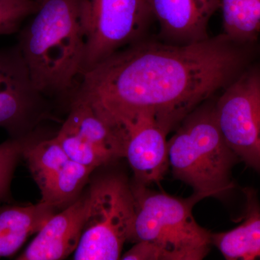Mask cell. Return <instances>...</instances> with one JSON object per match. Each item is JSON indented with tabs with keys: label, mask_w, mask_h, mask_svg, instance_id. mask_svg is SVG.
I'll return each instance as SVG.
<instances>
[{
	"label": "cell",
	"mask_w": 260,
	"mask_h": 260,
	"mask_svg": "<svg viewBox=\"0 0 260 260\" xmlns=\"http://www.w3.org/2000/svg\"><path fill=\"white\" fill-rule=\"evenodd\" d=\"M259 45L222 32L190 45L145 38L84 73L74 96L109 124L148 113L172 131L255 62Z\"/></svg>",
	"instance_id": "cell-1"
},
{
	"label": "cell",
	"mask_w": 260,
	"mask_h": 260,
	"mask_svg": "<svg viewBox=\"0 0 260 260\" xmlns=\"http://www.w3.org/2000/svg\"><path fill=\"white\" fill-rule=\"evenodd\" d=\"M56 210L41 201L26 206L0 208V257L13 255L30 236L42 229Z\"/></svg>",
	"instance_id": "cell-14"
},
{
	"label": "cell",
	"mask_w": 260,
	"mask_h": 260,
	"mask_svg": "<svg viewBox=\"0 0 260 260\" xmlns=\"http://www.w3.org/2000/svg\"><path fill=\"white\" fill-rule=\"evenodd\" d=\"M88 192V215L73 259H121L134 223L133 186L124 176L112 174L96 179Z\"/></svg>",
	"instance_id": "cell-5"
},
{
	"label": "cell",
	"mask_w": 260,
	"mask_h": 260,
	"mask_svg": "<svg viewBox=\"0 0 260 260\" xmlns=\"http://www.w3.org/2000/svg\"><path fill=\"white\" fill-rule=\"evenodd\" d=\"M246 199L244 220L229 232L211 233L215 246L228 260L260 259V203L251 187L243 189Z\"/></svg>",
	"instance_id": "cell-13"
},
{
	"label": "cell",
	"mask_w": 260,
	"mask_h": 260,
	"mask_svg": "<svg viewBox=\"0 0 260 260\" xmlns=\"http://www.w3.org/2000/svg\"><path fill=\"white\" fill-rule=\"evenodd\" d=\"M215 112L227 144L240 161L260 173V64L254 62L223 89Z\"/></svg>",
	"instance_id": "cell-7"
},
{
	"label": "cell",
	"mask_w": 260,
	"mask_h": 260,
	"mask_svg": "<svg viewBox=\"0 0 260 260\" xmlns=\"http://www.w3.org/2000/svg\"><path fill=\"white\" fill-rule=\"evenodd\" d=\"M153 19L148 0H85L83 74L116 51L148 37Z\"/></svg>",
	"instance_id": "cell-6"
},
{
	"label": "cell",
	"mask_w": 260,
	"mask_h": 260,
	"mask_svg": "<svg viewBox=\"0 0 260 260\" xmlns=\"http://www.w3.org/2000/svg\"><path fill=\"white\" fill-rule=\"evenodd\" d=\"M114 125L122 134L124 158L137 184L148 186L160 183L169 168L167 135L171 130L148 113H138Z\"/></svg>",
	"instance_id": "cell-10"
},
{
	"label": "cell",
	"mask_w": 260,
	"mask_h": 260,
	"mask_svg": "<svg viewBox=\"0 0 260 260\" xmlns=\"http://www.w3.org/2000/svg\"><path fill=\"white\" fill-rule=\"evenodd\" d=\"M215 101L200 104L168 140L173 177L203 198H225L234 189L232 170L240 161L219 129Z\"/></svg>",
	"instance_id": "cell-4"
},
{
	"label": "cell",
	"mask_w": 260,
	"mask_h": 260,
	"mask_svg": "<svg viewBox=\"0 0 260 260\" xmlns=\"http://www.w3.org/2000/svg\"><path fill=\"white\" fill-rule=\"evenodd\" d=\"M36 135L37 129L21 138H10L0 144V202L10 199V185L15 168Z\"/></svg>",
	"instance_id": "cell-17"
},
{
	"label": "cell",
	"mask_w": 260,
	"mask_h": 260,
	"mask_svg": "<svg viewBox=\"0 0 260 260\" xmlns=\"http://www.w3.org/2000/svg\"><path fill=\"white\" fill-rule=\"evenodd\" d=\"M38 9L37 0H0V37L18 32Z\"/></svg>",
	"instance_id": "cell-18"
},
{
	"label": "cell",
	"mask_w": 260,
	"mask_h": 260,
	"mask_svg": "<svg viewBox=\"0 0 260 260\" xmlns=\"http://www.w3.org/2000/svg\"><path fill=\"white\" fill-rule=\"evenodd\" d=\"M259 48H260V45H259Z\"/></svg>",
	"instance_id": "cell-19"
},
{
	"label": "cell",
	"mask_w": 260,
	"mask_h": 260,
	"mask_svg": "<svg viewBox=\"0 0 260 260\" xmlns=\"http://www.w3.org/2000/svg\"><path fill=\"white\" fill-rule=\"evenodd\" d=\"M49 99L36 87L18 44L0 49V128L18 138L50 117Z\"/></svg>",
	"instance_id": "cell-8"
},
{
	"label": "cell",
	"mask_w": 260,
	"mask_h": 260,
	"mask_svg": "<svg viewBox=\"0 0 260 260\" xmlns=\"http://www.w3.org/2000/svg\"><path fill=\"white\" fill-rule=\"evenodd\" d=\"M54 138L72 160L93 169L124 157L119 128L80 97L72 98L68 117Z\"/></svg>",
	"instance_id": "cell-9"
},
{
	"label": "cell",
	"mask_w": 260,
	"mask_h": 260,
	"mask_svg": "<svg viewBox=\"0 0 260 260\" xmlns=\"http://www.w3.org/2000/svg\"><path fill=\"white\" fill-rule=\"evenodd\" d=\"M89 201L87 192L52 215L17 259L59 260L75 252L88 215Z\"/></svg>",
	"instance_id": "cell-12"
},
{
	"label": "cell",
	"mask_w": 260,
	"mask_h": 260,
	"mask_svg": "<svg viewBox=\"0 0 260 260\" xmlns=\"http://www.w3.org/2000/svg\"><path fill=\"white\" fill-rule=\"evenodd\" d=\"M39 9L18 32L34 85L46 98L71 100L85 49V0H37Z\"/></svg>",
	"instance_id": "cell-2"
},
{
	"label": "cell",
	"mask_w": 260,
	"mask_h": 260,
	"mask_svg": "<svg viewBox=\"0 0 260 260\" xmlns=\"http://www.w3.org/2000/svg\"><path fill=\"white\" fill-rule=\"evenodd\" d=\"M159 25L158 39L185 46L210 37L209 22L221 8V0H148Z\"/></svg>",
	"instance_id": "cell-11"
},
{
	"label": "cell",
	"mask_w": 260,
	"mask_h": 260,
	"mask_svg": "<svg viewBox=\"0 0 260 260\" xmlns=\"http://www.w3.org/2000/svg\"><path fill=\"white\" fill-rule=\"evenodd\" d=\"M133 186L135 214L130 240L136 244L121 256L133 260H201L208 255L211 233L195 220L192 209L204 199L193 194L183 199Z\"/></svg>",
	"instance_id": "cell-3"
},
{
	"label": "cell",
	"mask_w": 260,
	"mask_h": 260,
	"mask_svg": "<svg viewBox=\"0 0 260 260\" xmlns=\"http://www.w3.org/2000/svg\"><path fill=\"white\" fill-rule=\"evenodd\" d=\"M95 169L70 160L66 164L39 186L41 202L56 209L68 206L79 198V194L91 173Z\"/></svg>",
	"instance_id": "cell-15"
},
{
	"label": "cell",
	"mask_w": 260,
	"mask_h": 260,
	"mask_svg": "<svg viewBox=\"0 0 260 260\" xmlns=\"http://www.w3.org/2000/svg\"><path fill=\"white\" fill-rule=\"evenodd\" d=\"M223 34L242 44H258L260 0H221Z\"/></svg>",
	"instance_id": "cell-16"
}]
</instances>
